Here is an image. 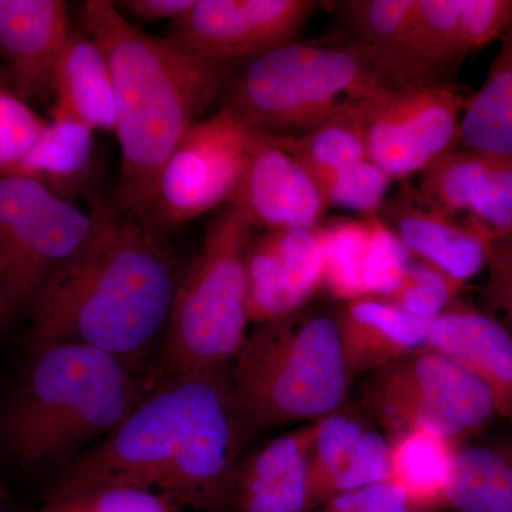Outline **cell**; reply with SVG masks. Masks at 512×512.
<instances>
[{"instance_id": "obj_13", "label": "cell", "mask_w": 512, "mask_h": 512, "mask_svg": "<svg viewBox=\"0 0 512 512\" xmlns=\"http://www.w3.org/2000/svg\"><path fill=\"white\" fill-rule=\"evenodd\" d=\"M400 183L377 214L380 220L421 262L470 284L487 266L493 232L474 218L444 210L407 181Z\"/></svg>"}, {"instance_id": "obj_39", "label": "cell", "mask_w": 512, "mask_h": 512, "mask_svg": "<svg viewBox=\"0 0 512 512\" xmlns=\"http://www.w3.org/2000/svg\"><path fill=\"white\" fill-rule=\"evenodd\" d=\"M333 498L357 512H417L406 493L390 478Z\"/></svg>"}, {"instance_id": "obj_36", "label": "cell", "mask_w": 512, "mask_h": 512, "mask_svg": "<svg viewBox=\"0 0 512 512\" xmlns=\"http://www.w3.org/2000/svg\"><path fill=\"white\" fill-rule=\"evenodd\" d=\"M390 439L375 424L363 434L352 460L333 484L330 498L386 480L390 470ZM328 500V501H329Z\"/></svg>"}, {"instance_id": "obj_3", "label": "cell", "mask_w": 512, "mask_h": 512, "mask_svg": "<svg viewBox=\"0 0 512 512\" xmlns=\"http://www.w3.org/2000/svg\"><path fill=\"white\" fill-rule=\"evenodd\" d=\"M80 26L103 50L113 77L121 150L116 207L151 224L165 164L232 73L137 28L109 0L84 2Z\"/></svg>"}, {"instance_id": "obj_43", "label": "cell", "mask_w": 512, "mask_h": 512, "mask_svg": "<svg viewBox=\"0 0 512 512\" xmlns=\"http://www.w3.org/2000/svg\"><path fill=\"white\" fill-rule=\"evenodd\" d=\"M10 507V495L8 493V488H6L5 483H3L2 478H0V512H5Z\"/></svg>"}, {"instance_id": "obj_4", "label": "cell", "mask_w": 512, "mask_h": 512, "mask_svg": "<svg viewBox=\"0 0 512 512\" xmlns=\"http://www.w3.org/2000/svg\"><path fill=\"white\" fill-rule=\"evenodd\" d=\"M157 382L103 350L40 346L3 413V447L22 466L63 460L113 433Z\"/></svg>"}, {"instance_id": "obj_15", "label": "cell", "mask_w": 512, "mask_h": 512, "mask_svg": "<svg viewBox=\"0 0 512 512\" xmlns=\"http://www.w3.org/2000/svg\"><path fill=\"white\" fill-rule=\"evenodd\" d=\"M228 204L266 231L318 227L328 208L311 174L278 137L265 133L256 138Z\"/></svg>"}, {"instance_id": "obj_40", "label": "cell", "mask_w": 512, "mask_h": 512, "mask_svg": "<svg viewBox=\"0 0 512 512\" xmlns=\"http://www.w3.org/2000/svg\"><path fill=\"white\" fill-rule=\"evenodd\" d=\"M194 2L195 0H121L114 2V6L128 20L134 19L143 23L171 20L173 23L184 16Z\"/></svg>"}, {"instance_id": "obj_25", "label": "cell", "mask_w": 512, "mask_h": 512, "mask_svg": "<svg viewBox=\"0 0 512 512\" xmlns=\"http://www.w3.org/2000/svg\"><path fill=\"white\" fill-rule=\"evenodd\" d=\"M454 441L429 430H410L390 440L389 477L417 512L447 510Z\"/></svg>"}, {"instance_id": "obj_33", "label": "cell", "mask_w": 512, "mask_h": 512, "mask_svg": "<svg viewBox=\"0 0 512 512\" xmlns=\"http://www.w3.org/2000/svg\"><path fill=\"white\" fill-rule=\"evenodd\" d=\"M468 289L470 284L420 262L409 266L402 284L387 299L416 318L434 320L461 301V295Z\"/></svg>"}, {"instance_id": "obj_2", "label": "cell", "mask_w": 512, "mask_h": 512, "mask_svg": "<svg viewBox=\"0 0 512 512\" xmlns=\"http://www.w3.org/2000/svg\"><path fill=\"white\" fill-rule=\"evenodd\" d=\"M96 228L82 254L33 305V349L76 343L151 370L163 345L181 275L167 234L96 202Z\"/></svg>"}, {"instance_id": "obj_7", "label": "cell", "mask_w": 512, "mask_h": 512, "mask_svg": "<svg viewBox=\"0 0 512 512\" xmlns=\"http://www.w3.org/2000/svg\"><path fill=\"white\" fill-rule=\"evenodd\" d=\"M254 228L234 205H225L211 218L200 252L181 275L158 350L157 379L234 363L251 320L247 252Z\"/></svg>"}, {"instance_id": "obj_26", "label": "cell", "mask_w": 512, "mask_h": 512, "mask_svg": "<svg viewBox=\"0 0 512 512\" xmlns=\"http://www.w3.org/2000/svg\"><path fill=\"white\" fill-rule=\"evenodd\" d=\"M487 79L467 101L457 148L512 157V20Z\"/></svg>"}, {"instance_id": "obj_29", "label": "cell", "mask_w": 512, "mask_h": 512, "mask_svg": "<svg viewBox=\"0 0 512 512\" xmlns=\"http://www.w3.org/2000/svg\"><path fill=\"white\" fill-rule=\"evenodd\" d=\"M366 110L325 121L298 137H278L279 141L312 178L348 167L370 158Z\"/></svg>"}, {"instance_id": "obj_9", "label": "cell", "mask_w": 512, "mask_h": 512, "mask_svg": "<svg viewBox=\"0 0 512 512\" xmlns=\"http://www.w3.org/2000/svg\"><path fill=\"white\" fill-rule=\"evenodd\" d=\"M360 406L390 440L421 429L458 446L500 417L494 394L478 377L427 348L372 373Z\"/></svg>"}, {"instance_id": "obj_18", "label": "cell", "mask_w": 512, "mask_h": 512, "mask_svg": "<svg viewBox=\"0 0 512 512\" xmlns=\"http://www.w3.org/2000/svg\"><path fill=\"white\" fill-rule=\"evenodd\" d=\"M427 349L463 366L491 390L512 424V332L490 313L458 301L431 322Z\"/></svg>"}, {"instance_id": "obj_22", "label": "cell", "mask_w": 512, "mask_h": 512, "mask_svg": "<svg viewBox=\"0 0 512 512\" xmlns=\"http://www.w3.org/2000/svg\"><path fill=\"white\" fill-rule=\"evenodd\" d=\"M52 116L70 117L92 130L116 133L113 77L107 57L82 26L73 28L53 80Z\"/></svg>"}, {"instance_id": "obj_12", "label": "cell", "mask_w": 512, "mask_h": 512, "mask_svg": "<svg viewBox=\"0 0 512 512\" xmlns=\"http://www.w3.org/2000/svg\"><path fill=\"white\" fill-rule=\"evenodd\" d=\"M467 101L454 86L384 94L365 114L369 157L393 180L423 173L437 158L456 150Z\"/></svg>"}, {"instance_id": "obj_8", "label": "cell", "mask_w": 512, "mask_h": 512, "mask_svg": "<svg viewBox=\"0 0 512 512\" xmlns=\"http://www.w3.org/2000/svg\"><path fill=\"white\" fill-rule=\"evenodd\" d=\"M94 228V207L84 212L39 181L0 175V295L12 323L30 315Z\"/></svg>"}, {"instance_id": "obj_30", "label": "cell", "mask_w": 512, "mask_h": 512, "mask_svg": "<svg viewBox=\"0 0 512 512\" xmlns=\"http://www.w3.org/2000/svg\"><path fill=\"white\" fill-rule=\"evenodd\" d=\"M30 512H185L161 494L114 481L60 480Z\"/></svg>"}, {"instance_id": "obj_35", "label": "cell", "mask_w": 512, "mask_h": 512, "mask_svg": "<svg viewBox=\"0 0 512 512\" xmlns=\"http://www.w3.org/2000/svg\"><path fill=\"white\" fill-rule=\"evenodd\" d=\"M46 126L25 100L0 87V175L28 153Z\"/></svg>"}, {"instance_id": "obj_41", "label": "cell", "mask_w": 512, "mask_h": 512, "mask_svg": "<svg viewBox=\"0 0 512 512\" xmlns=\"http://www.w3.org/2000/svg\"><path fill=\"white\" fill-rule=\"evenodd\" d=\"M316 512H357L353 510V508L348 507L343 503H340L336 498H332V500L326 501L325 504L320 505Z\"/></svg>"}, {"instance_id": "obj_34", "label": "cell", "mask_w": 512, "mask_h": 512, "mask_svg": "<svg viewBox=\"0 0 512 512\" xmlns=\"http://www.w3.org/2000/svg\"><path fill=\"white\" fill-rule=\"evenodd\" d=\"M369 255L366 265L367 296L389 298L402 284L407 269L413 264L409 249L387 227L379 215H370Z\"/></svg>"}, {"instance_id": "obj_10", "label": "cell", "mask_w": 512, "mask_h": 512, "mask_svg": "<svg viewBox=\"0 0 512 512\" xmlns=\"http://www.w3.org/2000/svg\"><path fill=\"white\" fill-rule=\"evenodd\" d=\"M259 133L227 106L192 124L158 181L151 224L167 234L227 205Z\"/></svg>"}, {"instance_id": "obj_44", "label": "cell", "mask_w": 512, "mask_h": 512, "mask_svg": "<svg viewBox=\"0 0 512 512\" xmlns=\"http://www.w3.org/2000/svg\"><path fill=\"white\" fill-rule=\"evenodd\" d=\"M0 87H2V86H0Z\"/></svg>"}, {"instance_id": "obj_1", "label": "cell", "mask_w": 512, "mask_h": 512, "mask_svg": "<svg viewBox=\"0 0 512 512\" xmlns=\"http://www.w3.org/2000/svg\"><path fill=\"white\" fill-rule=\"evenodd\" d=\"M252 437L232 365L165 376L62 478L136 485L184 510L225 512Z\"/></svg>"}, {"instance_id": "obj_42", "label": "cell", "mask_w": 512, "mask_h": 512, "mask_svg": "<svg viewBox=\"0 0 512 512\" xmlns=\"http://www.w3.org/2000/svg\"><path fill=\"white\" fill-rule=\"evenodd\" d=\"M10 325H12V320L9 318L2 295H0V338H2L3 333L8 332Z\"/></svg>"}, {"instance_id": "obj_37", "label": "cell", "mask_w": 512, "mask_h": 512, "mask_svg": "<svg viewBox=\"0 0 512 512\" xmlns=\"http://www.w3.org/2000/svg\"><path fill=\"white\" fill-rule=\"evenodd\" d=\"M458 30L468 55L500 39L512 20V0H458Z\"/></svg>"}, {"instance_id": "obj_14", "label": "cell", "mask_w": 512, "mask_h": 512, "mask_svg": "<svg viewBox=\"0 0 512 512\" xmlns=\"http://www.w3.org/2000/svg\"><path fill=\"white\" fill-rule=\"evenodd\" d=\"M318 227L252 237L247 252L251 320L271 322L302 311L322 288L325 265Z\"/></svg>"}, {"instance_id": "obj_5", "label": "cell", "mask_w": 512, "mask_h": 512, "mask_svg": "<svg viewBox=\"0 0 512 512\" xmlns=\"http://www.w3.org/2000/svg\"><path fill=\"white\" fill-rule=\"evenodd\" d=\"M399 89L409 87L348 37L330 43L296 40L242 64L225 106L256 131L298 137Z\"/></svg>"}, {"instance_id": "obj_17", "label": "cell", "mask_w": 512, "mask_h": 512, "mask_svg": "<svg viewBox=\"0 0 512 512\" xmlns=\"http://www.w3.org/2000/svg\"><path fill=\"white\" fill-rule=\"evenodd\" d=\"M419 190L444 210L471 217L495 237L512 229V157L448 151L423 171Z\"/></svg>"}, {"instance_id": "obj_27", "label": "cell", "mask_w": 512, "mask_h": 512, "mask_svg": "<svg viewBox=\"0 0 512 512\" xmlns=\"http://www.w3.org/2000/svg\"><path fill=\"white\" fill-rule=\"evenodd\" d=\"M315 423L308 464V512L329 500L333 484L348 467L363 434L373 426L360 403L348 402Z\"/></svg>"}, {"instance_id": "obj_16", "label": "cell", "mask_w": 512, "mask_h": 512, "mask_svg": "<svg viewBox=\"0 0 512 512\" xmlns=\"http://www.w3.org/2000/svg\"><path fill=\"white\" fill-rule=\"evenodd\" d=\"M73 26L62 0H0V56L22 100L53 96Z\"/></svg>"}, {"instance_id": "obj_28", "label": "cell", "mask_w": 512, "mask_h": 512, "mask_svg": "<svg viewBox=\"0 0 512 512\" xmlns=\"http://www.w3.org/2000/svg\"><path fill=\"white\" fill-rule=\"evenodd\" d=\"M323 251V286L333 298L348 303L366 298V265L372 224L370 217L342 218L319 225Z\"/></svg>"}, {"instance_id": "obj_21", "label": "cell", "mask_w": 512, "mask_h": 512, "mask_svg": "<svg viewBox=\"0 0 512 512\" xmlns=\"http://www.w3.org/2000/svg\"><path fill=\"white\" fill-rule=\"evenodd\" d=\"M458 0H417L390 72L403 87L453 86L468 52L461 42Z\"/></svg>"}, {"instance_id": "obj_38", "label": "cell", "mask_w": 512, "mask_h": 512, "mask_svg": "<svg viewBox=\"0 0 512 512\" xmlns=\"http://www.w3.org/2000/svg\"><path fill=\"white\" fill-rule=\"evenodd\" d=\"M485 269L487 279L480 288L484 312L512 332V229L493 239Z\"/></svg>"}, {"instance_id": "obj_32", "label": "cell", "mask_w": 512, "mask_h": 512, "mask_svg": "<svg viewBox=\"0 0 512 512\" xmlns=\"http://www.w3.org/2000/svg\"><path fill=\"white\" fill-rule=\"evenodd\" d=\"M326 205L377 215L387 201L393 178L372 158L313 177Z\"/></svg>"}, {"instance_id": "obj_23", "label": "cell", "mask_w": 512, "mask_h": 512, "mask_svg": "<svg viewBox=\"0 0 512 512\" xmlns=\"http://www.w3.org/2000/svg\"><path fill=\"white\" fill-rule=\"evenodd\" d=\"M447 510L512 512V424L510 430L456 448Z\"/></svg>"}, {"instance_id": "obj_6", "label": "cell", "mask_w": 512, "mask_h": 512, "mask_svg": "<svg viewBox=\"0 0 512 512\" xmlns=\"http://www.w3.org/2000/svg\"><path fill=\"white\" fill-rule=\"evenodd\" d=\"M232 380L252 436L335 412L352 383L335 316L302 309L259 323L232 363Z\"/></svg>"}, {"instance_id": "obj_19", "label": "cell", "mask_w": 512, "mask_h": 512, "mask_svg": "<svg viewBox=\"0 0 512 512\" xmlns=\"http://www.w3.org/2000/svg\"><path fill=\"white\" fill-rule=\"evenodd\" d=\"M335 319L350 382L426 349L433 322L379 296L345 303Z\"/></svg>"}, {"instance_id": "obj_20", "label": "cell", "mask_w": 512, "mask_h": 512, "mask_svg": "<svg viewBox=\"0 0 512 512\" xmlns=\"http://www.w3.org/2000/svg\"><path fill=\"white\" fill-rule=\"evenodd\" d=\"M315 434L312 423L242 457L232 484L231 510L308 512V464Z\"/></svg>"}, {"instance_id": "obj_24", "label": "cell", "mask_w": 512, "mask_h": 512, "mask_svg": "<svg viewBox=\"0 0 512 512\" xmlns=\"http://www.w3.org/2000/svg\"><path fill=\"white\" fill-rule=\"evenodd\" d=\"M94 130L70 117L52 116L39 140L5 175H19L69 197L83 190L92 170Z\"/></svg>"}, {"instance_id": "obj_31", "label": "cell", "mask_w": 512, "mask_h": 512, "mask_svg": "<svg viewBox=\"0 0 512 512\" xmlns=\"http://www.w3.org/2000/svg\"><path fill=\"white\" fill-rule=\"evenodd\" d=\"M416 5L417 0H348L339 3V9L352 32L348 39L392 74L390 64L402 45Z\"/></svg>"}, {"instance_id": "obj_11", "label": "cell", "mask_w": 512, "mask_h": 512, "mask_svg": "<svg viewBox=\"0 0 512 512\" xmlns=\"http://www.w3.org/2000/svg\"><path fill=\"white\" fill-rule=\"evenodd\" d=\"M319 6L315 0H195L171 23L167 39L232 73L238 64L296 42Z\"/></svg>"}]
</instances>
